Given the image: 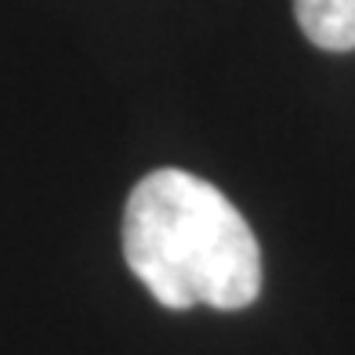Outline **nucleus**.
Returning <instances> with one entry per match:
<instances>
[{
    "label": "nucleus",
    "mask_w": 355,
    "mask_h": 355,
    "mask_svg": "<svg viewBox=\"0 0 355 355\" xmlns=\"http://www.w3.org/2000/svg\"><path fill=\"white\" fill-rule=\"evenodd\" d=\"M123 257L171 312H239L261 294V247L236 203L203 178L159 167L123 207Z\"/></svg>",
    "instance_id": "obj_1"
},
{
    "label": "nucleus",
    "mask_w": 355,
    "mask_h": 355,
    "mask_svg": "<svg viewBox=\"0 0 355 355\" xmlns=\"http://www.w3.org/2000/svg\"><path fill=\"white\" fill-rule=\"evenodd\" d=\"M301 33L322 51H355V0H294Z\"/></svg>",
    "instance_id": "obj_2"
}]
</instances>
